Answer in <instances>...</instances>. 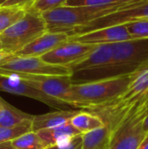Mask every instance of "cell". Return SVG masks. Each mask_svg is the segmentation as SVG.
Wrapping results in <instances>:
<instances>
[{
  "instance_id": "cell-1",
  "label": "cell",
  "mask_w": 148,
  "mask_h": 149,
  "mask_svg": "<svg viewBox=\"0 0 148 149\" xmlns=\"http://www.w3.org/2000/svg\"><path fill=\"white\" fill-rule=\"evenodd\" d=\"M148 90V64L132 73V80L120 95L99 106L91 107L84 111L93 113L104 120L109 130L113 127L133 107Z\"/></svg>"
},
{
  "instance_id": "cell-2",
  "label": "cell",
  "mask_w": 148,
  "mask_h": 149,
  "mask_svg": "<svg viewBox=\"0 0 148 149\" xmlns=\"http://www.w3.org/2000/svg\"><path fill=\"white\" fill-rule=\"evenodd\" d=\"M132 73L83 83H73L71 87L72 107L85 110L115 99L128 87L132 80Z\"/></svg>"
},
{
  "instance_id": "cell-3",
  "label": "cell",
  "mask_w": 148,
  "mask_h": 149,
  "mask_svg": "<svg viewBox=\"0 0 148 149\" xmlns=\"http://www.w3.org/2000/svg\"><path fill=\"white\" fill-rule=\"evenodd\" d=\"M148 117V90L127 113L111 129L108 149H137L147 135L144 128Z\"/></svg>"
},
{
  "instance_id": "cell-4",
  "label": "cell",
  "mask_w": 148,
  "mask_h": 149,
  "mask_svg": "<svg viewBox=\"0 0 148 149\" xmlns=\"http://www.w3.org/2000/svg\"><path fill=\"white\" fill-rule=\"evenodd\" d=\"M131 4L116 5L111 7L65 5L51 10L45 11L41 15L45 21L48 31L68 32L74 28L85 25L97 18L115 12Z\"/></svg>"
},
{
  "instance_id": "cell-5",
  "label": "cell",
  "mask_w": 148,
  "mask_h": 149,
  "mask_svg": "<svg viewBox=\"0 0 148 149\" xmlns=\"http://www.w3.org/2000/svg\"><path fill=\"white\" fill-rule=\"evenodd\" d=\"M47 26L42 15L31 10L0 34L3 50L13 54L45 33Z\"/></svg>"
},
{
  "instance_id": "cell-6",
  "label": "cell",
  "mask_w": 148,
  "mask_h": 149,
  "mask_svg": "<svg viewBox=\"0 0 148 149\" xmlns=\"http://www.w3.org/2000/svg\"><path fill=\"white\" fill-rule=\"evenodd\" d=\"M146 20H148V0L122 8L115 12L97 18L85 25L74 28L66 33H68L71 37L87 33L109 26L126 24L132 22Z\"/></svg>"
},
{
  "instance_id": "cell-7",
  "label": "cell",
  "mask_w": 148,
  "mask_h": 149,
  "mask_svg": "<svg viewBox=\"0 0 148 149\" xmlns=\"http://www.w3.org/2000/svg\"><path fill=\"white\" fill-rule=\"evenodd\" d=\"M113 60L110 65L132 73L148 64V38H134L112 44Z\"/></svg>"
},
{
  "instance_id": "cell-8",
  "label": "cell",
  "mask_w": 148,
  "mask_h": 149,
  "mask_svg": "<svg viewBox=\"0 0 148 149\" xmlns=\"http://www.w3.org/2000/svg\"><path fill=\"white\" fill-rule=\"evenodd\" d=\"M0 69L10 72L34 75H72L69 67L49 64L40 57H19L15 55L2 64Z\"/></svg>"
},
{
  "instance_id": "cell-9",
  "label": "cell",
  "mask_w": 148,
  "mask_h": 149,
  "mask_svg": "<svg viewBox=\"0 0 148 149\" xmlns=\"http://www.w3.org/2000/svg\"><path fill=\"white\" fill-rule=\"evenodd\" d=\"M97 45L69 40L40 58L49 64L69 67L87 56Z\"/></svg>"
},
{
  "instance_id": "cell-10",
  "label": "cell",
  "mask_w": 148,
  "mask_h": 149,
  "mask_svg": "<svg viewBox=\"0 0 148 149\" xmlns=\"http://www.w3.org/2000/svg\"><path fill=\"white\" fill-rule=\"evenodd\" d=\"M0 91L31 98L53 108H59L62 106H67L65 103L31 86L21 79L12 75H0Z\"/></svg>"
},
{
  "instance_id": "cell-11",
  "label": "cell",
  "mask_w": 148,
  "mask_h": 149,
  "mask_svg": "<svg viewBox=\"0 0 148 149\" xmlns=\"http://www.w3.org/2000/svg\"><path fill=\"white\" fill-rule=\"evenodd\" d=\"M130 39L134 38L131 36L126 24L109 26L87 33L70 37V40L88 45L115 44Z\"/></svg>"
},
{
  "instance_id": "cell-12",
  "label": "cell",
  "mask_w": 148,
  "mask_h": 149,
  "mask_svg": "<svg viewBox=\"0 0 148 149\" xmlns=\"http://www.w3.org/2000/svg\"><path fill=\"white\" fill-rule=\"evenodd\" d=\"M69 40L70 35L66 32L46 31L15 55L19 57H42Z\"/></svg>"
},
{
  "instance_id": "cell-13",
  "label": "cell",
  "mask_w": 148,
  "mask_h": 149,
  "mask_svg": "<svg viewBox=\"0 0 148 149\" xmlns=\"http://www.w3.org/2000/svg\"><path fill=\"white\" fill-rule=\"evenodd\" d=\"M113 60V45L112 44L98 45L93 51L79 62L72 65L69 68L72 74L97 70L107 66Z\"/></svg>"
},
{
  "instance_id": "cell-14",
  "label": "cell",
  "mask_w": 148,
  "mask_h": 149,
  "mask_svg": "<svg viewBox=\"0 0 148 149\" xmlns=\"http://www.w3.org/2000/svg\"><path fill=\"white\" fill-rule=\"evenodd\" d=\"M79 112V110H58L44 114L34 115L32 120V131L38 132L61 126L70 121Z\"/></svg>"
},
{
  "instance_id": "cell-15",
  "label": "cell",
  "mask_w": 148,
  "mask_h": 149,
  "mask_svg": "<svg viewBox=\"0 0 148 149\" xmlns=\"http://www.w3.org/2000/svg\"><path fill=\"white\" fill-rule=\"evenodd\" d=\"M37 133L50 147L65 144L74 137L82 134L73 127L71 121L53 128L40 130Z\"/></svg>"
},
{
  "instance_id": "cell-16",
  "label": "cell",
  "mask_w": 148,
  "mask_h": 149,
  "mask_svg": "<svg viewBox=\"0 0 148 149\" xmlns=\"http://www.w3.org/2000/svg\"><path fill=\"white\" fill-rule=\"evenodd\" d=\"M34 115L24 113L0 97V127H10L33 120Z\"/></svg>"
},
{
  "instance_id": "cell-17",
  "label": "cell",
  "mask_w": 148,
  "mask_h": 149,
  "mask_svg": "<svg viewBox=\"0 0 148 149\" xmlns=\"http://www.w3.org/2000/svg\"><path fill=\"white\" fill-rule=\"evenodd\" d=\"M73 127L78 129L82 134L102 128L106 126L104 120L99 115L87 112L79 111L70 120Z\"/></svg>"
},
{
  "instance_id": "cell-18",
  "label": "cell",
  "mask_w": 148,
  "mask_h": 149,
  "mask_svg": "<svg viewBox=\"0 0 148 149\" xmlns=\"http://www.w3.org/2000/svg\"><path fill=\"white\" fill-rule=\"evenodd\" d=\"M109 145L110 136L106 126L82 134V149H108Z\"/></svg>"
},
{
  "instance_id": "cell-19",
  "label": "cell",
  "mask_w": 148,
  "mask_h": 149,
  "mask_svg": "<svg viewBox=\"0 0 148 149\" xmlns=\"http://www.w3.org/2000/svg\"><path fill=\"white\" fill-rule=\"evenodd\" d=\"M10 144L16 149H47L50 146L38 135L37 132H28L14 141Z\"/></svg>"
},
{
  "instance_id": "cell-20",
  "label": "cell",
  "mask_w": 148,
  "mask_h": 149,
  "mask_svg": "<svg viewBox=\"0 0 148 149\" xmlns=\"http://www.w3.org/2000/svg\"><path fill=\"white\" fill-rule=\"evenodd\" d=\"M26 11L21 8L0 5V34L19 20Z\"/></svg>"
},
{
  "instance_id": "cell-21",
  "label": "cell",
  "mask_w": 148,
  "mask_h": 149,
  "mask_svg": "<svg viewBox=\"0 0 148 149\" xmlns=\"http://www.w3.org/2000/svg\"><path fill=\"white\" fill-rule=\"evenodd\" d=\"M32 131V120L10 127H0V144L9 143L19 136Z\"/></svg>"
},
{
  "instance_id": "cell-22",
  "label": "cell",
  "mask_w": 148,
  "mask_h": 149,
  "mask_svg": "<svg viewBox=\"0 0 148 149\" xmlns=\"http://www.w3.org/2000/svg\"><path fill=\"white\" fill-rule=\"evenodd\" d=\"M147 0H67L65 6H92L111 7L116 5L131 4Z\"/></svg>"
},
{
  "instance_id": "cell-23",
  "label": "cell",
  "mask_w": 148,
  "mask_h": 149,
  "mask_svg": "<svg viewBox=\"0 0 148 149\" xmlns=\"http://www.w3.org/2000/svg\"><path fill=\"white\" fill-rule=\"evenodd\" d=\"M66 2L67 0H36V2L29 10L42 14L45 11L65 6Z\"/></svg>"
},
{
  "instance_id": "cell-24",
  "label": "cell",
  "mask_w": 148,
  "mask_h": 149,
  "mask_svg": "<svg viewBox=\"0 0 148 149\" xmlns=\"http://www.w3.org/2000/svg\"><path fill=\"white\" fill-rule=\"evenodd\" d=\"M126 26L133 38H148V20L128 23Z\"/></svg>"
},
{
  "instance_id": "cell-25",
  "label": "cell",
  "mask_w": 148,
  "mask_h": 149,
  "mask_svg": "<svg viewBox=\"0 0 148 149\" xmlns=\"http://www.w3.org/2000/svg\"><path fill=\"white\" fill-rule=\"evenodd\" d=\"M47 149H82V134L74 137L65 144L52 146Z\"/></svg>"
},
{
  "instance_id": "cell-26",
  "label": "cell",
  "mask_w": 148,
  "mask_h": 149,
  "mask_svg": "<svg viewBox=\"0 0 148 149\" xmlns=\"http://www.w3.org/2000/svg\"><path fill=\"white\" fill-rule=\"evenodd\" d=\"M35 2L36 0H7L2 5L9 6V7H17L28 10Z\"/></svg>"
},
{
  "instance_id": "cell-27",
  "label": "cell",
  "mask_w": 148,
  "mask_h": 149,
  "mask_svg": "<svg viewBox=\"0 0 148 149\" xmlns=\"http://www.w3.org/2000/svg\"><path fill=\"white\" fill-rule=\"evenodd\" d=\"M14 56H15V54H13V53L5 52L3 50H1L0 51V65L2 64H3L4 62H6L7 60H9L10 58H11L12 57H14Z\"/></svg>"
},
{
  "instance_id": "cell-28",
  "label": "cell",
  "mask_w": 148,
  "mask_h": 149,
  "mask_svg": "<svg viewBox=\"0 0 148 149\" xmlns=\"http://www.w3.org/2000/svg\"><path fill=\"white\" fill-rule=\"evenodd\" d=\"M137 149H148V132L147 133L146 137L141 141V143L140 144V146L137 148Z\"/></svg>"
},
{
  "instance_id": "cell-29",
  "label": "cell",
  "mask_w": 148,
  "mask_h": 149,
  "mask_svg": "<svg viewBox=\"0 0 148 149\" xmlns=\"http://www.w3.org/2000/svg\"><path fill=\"white\" fill-rule=\"evenodd\" d=\"M0 149H16L14 148L10 142L9 143H3V144H0Z\"/></svg>"
},
{
  "instance_id": "cell-30",
  "label": "cell",
  "mask_w": 148,
  "mask_h": 149,
  "mask_svg": "<svg viewBox=\"0 0 148 149\" xmlns=\"http://www.w3.org/2000/svg\"><path fill=\"white\" fill-rule=\"evenodd\" d=\"M144 128H145V131L147 133L148 132V117L147 118L146 121H145V124H144Z\"/></svg>"
},
{
  "instance_id": "cell-31",
  "label": "cell",
  "mask_w": 148,
  "mask_h": 149,
  "mask_svg": "<svg viewBox=\"0 0 148 149\" xmlns=\"http://www.w3.org/2000/svg\"><path fill=\"white\" fill-rule=\"evenodd\" d=\"M7 0H0V5H2L3 3H4Z\"/></svg>"
},
{
  "instance_id": "cell-32",
  "label": "cell",
  "mask_w": 148,
  "mask_h": 149,
  "mask_svg": "<svg viewBox=\"0 0 148 149\" xmlns=\"http://www.w3.org/2000/svg\"><path fill=\"white\" fill-rule=\"evenodd\" d=\"M1 50H3V47H2V43H1V41H0V51Z\"/></svg>"
}]
</instances>
